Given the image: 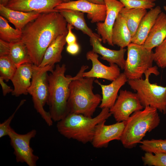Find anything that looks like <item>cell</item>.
<instances>
[{
  "instance_id": "74e56055",
  "label": "cell",
  "mask_w": 166,
  "mask_h": 166,
  "mask_svg": "<svg viewBox=\"0 0 166 166\" xmlns=\"http://www.w3.org/2000/svg\"><path fill=\"white\" fill-rule=\"evenodd\" d=\"M90 2L98 4L104 5L105 3L104 0H87Z\"/></svg>"
},
{
  "instance_id": "4fadbf2b",
  "label": "cell",
  "mask_w": 166,
  "mask_h": 166,
  "mask_svg": "<svg viewBox=\"0 0 166 166\" xmlns=\"http://www.w3.org/2000/svg\"><path fill=\"white\" fill-rule=\"evenodd\" d=\"M55 9L56 10H72L86 13L87 18L91 20L92 23L104 22L106 15V7L105 4H96L87 0L63 2L57 6Z\"/></svg>"
},
{
  "instance_id": "8fae6325",
  "label": "cell",
  "mask_w": 166,
  "mask_h": 166,
  "mask_svg": "<svg viewBox=\"0 0 166 166\" xmlns=\"http://www.w3.org/2000/svg\"><path fill=\"white\" fill-rule=\"evenodd\" d=\"M106 120L103 121L96 127L91 142L95 148L107 147L110 142L113 140H120L126 121L117 122L114 124H105Z\"/></svg>"
},
{
  "instance_id": "4dcf8cb0",
  "label": "cell",
  "mask_w": 166,
  "mask_h": 166,
  "mask_svg": "<svg viewBox=\"0 0 166 166\" xmlns=\"http://www.w3.org/2000/svg\"><path fill=\"white\" fill-rule=\"evenodd\" d=\"M154 61L158 67L166 68V38L158 46L154 52Z\"/></svg>"
},
{
  "instance_id": "f35d334b",
  "label": "cell",
  "mask_w": 166,
  "mask_h": 166,
  "mask_svg": "<svg viewBox=\"0 0 166 166\" xmlns=\"http://www.w3.org/2000/svg\"><path fill=\"white\" fill-rule=\"evenodd\" d=\"M8 1V0H0V4L6 6Z\"/></svg>"
},
{
  "instance_id": "5bb4252c",
  "label": "cell",
  "mask_w": 166,
  "mask_h": 166,
  "mask_svg": "<svg viewBox=\"0 0 166 166\" xmlns=\"http://www.w3.org/2000/svg\"><path fill=\"white\" fill-rule=\"evenodd\" d=\"M86 57L92 62V67L88 71L84 72L83 77L102 78L113 81L116 79L121 74L120 69L115 64H109L107 66L104 65L98 60L99 55L92 50L86 53Z\"/></svg>"
},
{
  "instance_id": "ffe728a7",
  "label": "cell",
  "mask_w": 166,
  "mask_h": 166,
  "mask_svg": "<svg viewBox=\"0 0 166 166\" xmlns=\"http://www.w3.org/2000/svg\"><path fill=\"white\" fill-rule=\"evenodd\" d=\"M166 38V14L161 12L158 15L143 45L149 50L160 45Z\"/></svg>"
},
{
  "instance_id": "7402d4cb",
  "label": "cell",
  "mask_w": 166,
  "mask_h": 166,
  "mask_svg": "<svg viewBox=\"0 0 166 166\" xmlns=\"http://www.w3.org/2000/svg\"><path fill=\"white\" fill-rule=\"evenodd\" d=\"M132 38L125 19L119 13L112 30V40L113 44L120 48H124L131 42Z\"/></svg>"
},
{
  "instance_id": "d590c367",
  "label": "cell",
  "mask_w": 166,
  "mask_h": 166,
  "mask_svg": "<svg viewBox=\"0 0 166 166\" xmlns=\"http://www.w3.org/2000/svg\"><path fill=\"white\" fill-rule=\"evenodd\" d=\"M66 50L68 53L72 55H76L80 51V47L77 42L68 44L66 47Z\"/></svg>"
},
{
  "instance_id": "d4e9b609",
  "label": "cell",
  "mask_w": 166,
  "mask_h": 166,
  "mask_svg": "<svg viewBox=\"0 0 166 166\" xmlns=\"http://www.w3.org/2000/svg\"><path fill=\"white\" fill-rule=\"evenodd\" d=\"M147 12L146 9H128L124 7L120 11V13L125 19L132 37L135 34L142 19Z\"/></svg>"
},
{
  "instance_id": "7a4b0ae2",
  "label": "cell",
  "mask_w": 166,
  "mask_h": 166,
  "mask_svg": "<svg viewBox=\"0 0 166 166\" xmlns=\"http://www.w3.org/2000/svg\"><path fill=\"white\" fill-rule=\"evenodd\" d=\"M88 68L83 65L77 74L72 77L65 75L66 65L57 64L55 68L48 75L49 96L47 104L53 121L57 122L69 113L68 102L69 94V84L72 81L83 76L85 71Z\"/></svg>"
},
{
  "instance_id": "2e32d148",
  "label": "cell",
  "mask_w": 166,
  "mask_h": 166,
  "mask_svg": "<svg viewBox=\"0 0 166 166\" xmlns=\"http://www.w3.org/2000/svg\"><path fill=\"white\" fill-rule=\"evenodd\" d=\"M33 64L26 63L17 68L11 80L14 86L11 93L13 96L17 97L22 95H27L31 83L33 74Z\"/></svg>"
},
{
  "instance_id": "603a6c76",
  "label": "cell",
  "mask_w": 166,
  "mask_h": 166,
  "mask_svg": "<svg viewBox=\"0 0 166 166\" xmlns=\"http://www.w3.org/2000/svg\"><path fill=\"white\" fill-rule=\"evenodd\" d=\"M58 11L65 18L67 23L81 30L90 38L94 37L101 40V36L98 34L94 33L87 25L84 13L70 9H61Z\"/></svg>"
},
{
  "instance_id": "7c38bea8",
  "label": "cell",
  "mask_w": 166,
  "mask_h": 166,
  "mask_svg": "<svg viewBox=\"0 0 166 166\" xmlns=\"http://www.w3.org/2000/svg\"><path fill=\"white\" fill-rule=\"evenodd\" d=\"M106 7V15L103 22L97 23V30L104 43L113 46L112 40L113 28L121 9L124 7L118 0H104Z\"/></svg>"
},
{
  "instance_id": "5b68a950",
  "label": "cell",
  "mask_w": 166,
  "mask_h": 166,
  "mask_svg": "<svg viewBox=\"0 0 166 166\" xmlns=\"http://www.w3.org/2000/svg\"><path fill=\"white\" fill-rule=\"evenodd\" d=\"M156 109L147 106L133 113L126 121L120 141L126 148H131L140 143L146 133L156 128L160 118Z\"/></svg>"
},
{
  "instance_id": "3957f363",
  "label": "cell",
  "mask_w": 166,
  "mask_h": 166,
  "mask_svg": "<svg viewBox=\"0 0 166 166\" xmlns=\"http://www.w3.org/2000/svg\"><path fill=\"white\" fill-rule=\"evenodd\" d=\"M112 115L109 109L104 108L96 117H88L81 114L69 113L57 122L58 132L65 137L82 143L91 142L96 125Z\"/></svg>"
},
{
  "instance_id": "f1b7e54d",
  "label": "cell",
  "mask_w": 166,
  "mask_h": 166,
  "mask_svg": "<svg viewBox=\"0 0 166 166\" xmlns=\"http://www.w3.org/2000/svg\"><path fill=\"white\" fill-rule=\"evenodd\" d=\"M17 69L9 56H0V77L6 81L11 80Z\"/></svg>"
},
{
  "instance_id": "4316f807",
  "label": "cell",
  "mask_w": 166,
  "mask_h": 166,
  "mask_svg": "<svg viewBox=\"0 0 166 166\" xmlns=\"http://www.w3.org/2000/svg\"><path fill=\"white\" fill-rule=\"evenodd\" d=\"M8 21L4 18L0 16V39L12 42L21 40L22 30L14 29L9 25Z\"/></svg>"
},
{
  "instance_id": "ac0fdd59",
  "label": "cell",
  "mask_w": 166,
  "mask_h": 166,
  "mask_svg": "<svg viewBox=\"0 0 166 166\" xmlns=\"http://www.w3.org/2000/svg\"><path fill=\"white\" fill-rule=\"evenodd\" d=\"M127 81L124 73H121L116 79L109 85L102 84L98 80H95L94 82L100 86L102 91V100L99 107L101 109L111 108L117 98L119 90Z\"/></svg>"
},
{
  "instance_id": "60d3db41",
  "label": "cell",
  "mask_w": 166,
  "mask_h": 166,
  "mask_svg": "<svg viewBox=\"0 0 166 166\" xmlns=\"http://www.w3.org/2000/svg\"><path fill=\"white\" fill-rule=\"evenodd\" d=\"M163 8H164V10H165L166 12V6H164Z\"/></svg>"
},
{
  "instance_id": "d6986e66",
  "label": "cell",
  "mask_w": 166,
  "mask_h": 166,
  "mask_svg": "<svg viewBox=\"0 0 166 166\" xmlns=\"http://www.w3.org/2000/svg\"><path fill=\"white\" fill-rule=\"evenodd\" d=\"M42 13L39 11L24 12L15 10L0 4V15L14 25L15 28L21 30Z\"/></svg>"
},
{
  "instance_id": "1f68e13d",
  "label": "cell",
  "mask_w": 166,
  "mask_h": 166,
  "mask_svg": "<svg viewBox=\"0 0 166 166\" xmlns=\"http://www.w3.org/2000/svg\"><path fill=\"white\" fill-rule=\"evenodd\" d=\"M124 5V7L128 9L142 8L151 9L156 5L148 0H118Z\"/></svg>"
},
{
  "instance_id": "44dd1931",
  "label": "cell",
  "mask_w": 166,
  "mask_h": 166,
  "mask_svg": "<svg viewBox=\"0 0 166 166\" xmlns=\"http://www.w3.org/2000/svg\"><path fill=\"white\" fill-rule=\"evenodd\" d=\"M161 7L157 6L147 12L142 19L136 31L132 38L131 42L143 45L159 14Z\"/></svg>"
},
{
  "instance_id": "836d02e7",
  "label": "cell",
  "mask_w": 166,
  "mask_h": 166,
  "mask_svg": "<svg viewBox=\"0 0 166 166\" xmlns=\"http://www.w3.org/2000/svg\"><path fill=\"white\" fill-rule=\"evenodd\" d=\"M67 27L68 31L66 36L65 40L67 45L77 42L76 36L72 31V29L74 27L67 23Z\"/></svg>"
},
{
  "instance_id": "d6a6232c",
  "label": "cell",
  "mask_w": 166,
  "mask_h": 166,
  "mask_svg": "<svg viewBox=\"0 0 166 166\" xmlns=\"http://www.w3.org/2000/svg\"><path fill=\"white\" fill-rule=\"evenodd\" d=\"M26 101V100L25 99L22 100L14 113L6 120L4 121L3 122L0 124V138L5 136H8V132L9 128L10 126V125L11 121L14 117L17 111L25 103Z\"/></svg>"
},
{
  "instance_id": "ab89813d",
  "label": "cell",
  "mask_w": 166,
  "mask_h": 166,
  "mask_svg": "<svg viewBox=\"0 0 166 166\" xmlns=\"http://www.w3.org/2000/svg\"><path fill=\"white\" fill-rule=\"evenodd\" d=\"M63 0V2H67L71 1V0Z\"/></svg>"
},
{
  "instance_id": "e575fe53",
  "label": "cell",
  "mask_w": 166,
  "mask_h": 166,
  "mask_svg": "<svg viewBox=\"0 0 166 166\" xmlns=\"http://www.w3.org/2000/svg\"><path fill=\"white\" fill-rule=\"evenodd\" d=\"M10 43L0 39V56H9Z\"/></svg>"
},
{
  "instance_id": "e0dca14e",
  "label": "cell",
  "mask_w": 166,
  "mask_h": 166,
  "mask_svg": "<svg viewBox=\"0 0 166 166\" xmlns=\"http://www.w3.org/2000/svg\"><path fill=\"white\" fill-rule=\"evenodd\" d=\"M102 40L94 37L90 38L92 50L101 56V59L107 61L109 64H115L121 69H124L125 61L124 56L127 49L120 48L118 50L111 49L103 46Z\"/></svg>"
},
{
  "instance_id": "30bf717a",
  "label": "cell",
  "mask_w": 166,
  "mask_h": 166,
  "mask_svg": "<svg viewBox=\"0 0 166 166\" xmlns=\"http://www.w3.org/2000/svg\"><path fill=\"white\" fill-rule=\"evenodd\" d=\"M136 93L126 90H121L110 112L117 122L127 121L134 112L143 109Z\"/></svg>"
},
{
  "instance_id": "cb8c5ba5",
  "label": "cell",
  "mask_w": 166,
  "mask_h": 166,
  "mask_svg": "<svg viewBox=\"0 0 166 166\" xmlns=\"http://www.w3.org/2000/svg\"><path fill=\"white\" fill-rule=\"evenodd\" d=\"M67 34L58 36L49 46L44 53L42 61L39 66L44 67L48 65H54L60 62L62 58L61 53L66 43Z\"/></svg>"
},
{
  "instance_id": "9c48e42d",
  "label": "cell",
  "mask_w": 166,
  "mask_h": 166,
  "mask_svg": "<svg viewBox=\"0 0 166 166\" xmlns=\"http://www.w3.org/2000/svg\"><path fill=\"white\" fill-rule=\"evenodd\" d=\"M8 132L16 162L25 163L29 166H36L39 157L34 153L30 142L31 139L36 136V130L33 129L26 134H20L10 126Z\"/></svg>"
},
{
  "instance_id": "8992f818",
  "label": "cell",
  "mask_w": 166,
  "mask_h": 166,
  "mask_svg": "<svg viewBox=\"0 0 166 166\" xmlns=\"http://www.w3.org/2000/svg\"><path fill=\"white\" fill-rule=\"evenodd\" d=\"M152 74H159L157 67L153 66L144 74L145 79L128 80L131 88L136 92L140 101L144 108L147 106L154 108L162 113H166V86L151 83L149 77Z\"/></svg>"
},
{
  "instance_id": "9a60e30c",
  "label": "cell",
  "mask_w": 166,
  "mask_h": 166,
  "mask_svg": "<svg viewBox=\"0 0 166 166\" xmlns=\"http://www.w3.org/2000/svg\"><path fill=\"white\" fill-rule=\"evenodd\" d=\"M63 2V0H8L6 6L24 12L45 13L57 11L55 8Z\"/></svg>"
},
{
  "instance_id": "ba28073f",
  "label": "cell",
  "mask_w": 166,
  "mask_h": 166,
  "mask_svg": "<svg viewBox=\"0 0 166 166\" xmlns=\"http://www.w3.org/2000/svg\"><path fill=\"white\" fill-rule=\"evenodd\" d=\"M154 52L143 45L131 42L127 46V55L124 73L128 80H135L142 77L152 66Z\"/></svg>"
},
{
  "instance_id": "6da1fadb",
  "label": "cell",
  "mask_w": 166,
  "mask_h": 166,
  "mask_svg": "<svg viewBox=\"0 0 166 166\" xmlns=\"http://www.w3.org/2000/svg\"><path fill=\"white\" fill-rule=\"evenodd\" d=\"M67 25L65 19L57 10L41 13L23 28L21 40L34 65L39 66L50 44L59 35L67 34Z\"/></svg>"
},
{
  "instance_id": "277c9868",
  "label": "cell",
  "mask_w": 166,
  "mask_h": 166,
  "mask_svg": "<svg viewBox=\"0 0 166 166\" xmlns=\"http://www.w3.org/2000/svg\"><path fill=\"white\" fill-rule=\"evenodd\" d=\"M94 81L95 78L81 76L71 81L68 102L69 113L92 117L102 98L93 91Z\"/></svg>"
},
{
  "instance_id": "f546056e",
  "label": "cell",
  "mask_w": 166,
  "mask_h": 166,
  "mask_svg": "<svg viewBox=\"0 0 166 166\" xmlns=\"http://www.w3.org/2000/svg\"><path fill=\"white\" fill-rule=\"evenodd\" d=\"M142 160L145 165L166 166V153L146 152Z\"/></svg>"
},
{
  "instance_id": "484cf974",
  "label": "cell",
  "mask_w": 166,
  "mask_h": 166,
  "mask_svg": "<svg viewBox=\"0 0 166 166\" xmlns=\"http://www.w3.org/2000/svg\"><path fill=\"white\" fill-rule=\"evenodd\" d=\"M10 43L9 56L17 68L26 63H32L27 48L21 39Z\"/></svg>"
},
{
  "instance_id": "52a82bcc",
  "label": "cell",
  "mask_w": 166,
  "mask_h": 166,
  "mask_svg": "<svg viewBox=\"0 0 166 166\" xmlns=\"http://www.w3.org/2000/svg\"><path fill=\"white\" fill-rule=\"evenodd\" d=\"M54 65L39 67L33 64L31 83L28 90V93L32 97L35 109L49 126L53 125V121L49 112L45 111L44 107L47 104L49 96L47 72L52 71Z\"/></svg>"
},
{
  "instance_id": "b9f144b4",
  "label": "cell",
  "mask_w": 166,
  "mask_h": 166,
  "mask_svg": "<svg viewBox=\"0 0 166 166\" xmlns=\"http://www.w3.org/2000/svg\"><path fill=\"white\" fill-rule=\"evenodd\" d=\"M148 0L152 2H154L156 0Z\"/></svg>"
},
{
  "instance_id": "83f0119b",
  "label": "cell",
  "mask_w": 166,
  "mask_h": 166,
  "mask_svg": "<svg viewBox=\"0 0 166 166\" xmlns=\"http://www.w3.org/2000/svg\"><path fill=\"white\" fill-rule=\"evenodd\" d=\"M140 147L145 152L153 153H166V140L155 139L142 140Z\"/></svg>"
},
{
  "instance_id": "8d00e7d4",
  "label": "cell",
  "mask_w": 166,
  "mask_h": 166,
  "mask_svg": "<svg viewBox=\"0 0 166 166\" xmlns=\"http://www.w3.org/2000/svg\"><path fill=\"white\" fill-rule=\"evenodd\" d=\"M3 78L0 77V84L2 88V93L4 96H6L7 94L12 93L13 89L7 85L4 82Z\"/></svg>"
}]
</instances>
